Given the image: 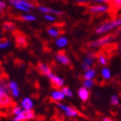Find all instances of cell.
<instances>
[{
	"instance_id": "6da1fadb",
	"label": "cell",
	"mask_w": 121,
	"mask_h": 121,
	"mask_svg": "<svg viewBox=\"0 0 121 121\" xmlns=\"http://www.w3.org/2000/svg\"><path fill=\"white\" fill-rule=\"evenodd\" d=\"M121 26V17L118 18H115L113 20L108 21V22H105L104 23L100 24L98 28L95 30L96 34H104L112 30L120 27Z\"/></svg>"
},
{
	"instance_id": "7a4b0ae2",
	"label": "cell",
	"mask_w": 121,
	"mask_h": 121,
	"mask_svg": "<svg viewBox=\"0 0 121 121\" xmlns=\"http://www.w3.org/2000/svg\"><path fill=\"white\" fill-rule=\"evenodd\" d=\"M12 35L15 38V46L18 49H24L27 48L29 43L27 41V35L23 31L16 29L12 31Z\"/></svg>"
},
{
	"instance_id": "3957f363",
	"label": "cell",
	"mask_w": 121,
	"mask_h": 121,
	"mask_svg": "<svg viewBox=\"0 0 121 121\" xmlns=\"http://www.w3.org/2000/svg\"><path fill=\"white\" fill-rule=\"evenodd\" d=\"M118 35L114 33V34H109V35H104L102 37H100L99 39L93 42H91L86 44L87 48H98V47H102V46L111 43L112 41H114L116 39V37Z\"/></svg>"
},
{
	"instance_id": "277c9868",
	"label": "cell",
	"mask_w": 121,
	"mask_h": 121,
	"mask_svg": "<svg viewBox=\"0 0 121 121\" xmlns=\"http://www.w3.org/2000/svg\"><path fill=\"white\" fill-rule=\"evenodd\" d=\"M35 70L42 75H45L48 76V77L50 74H52V70H51L50 67H48V65H46L43 62H40V61H38L37 64H36Z\"/></svg>"
},
{
	"instance_id": "5b68a950",
	"label": "cell",
	"mask_w": 121,
	"mask_h": 121,
	"mask_svg": "<svg viewBox=\"0 0 121 121\" xmlns=\"http://www.w3.org/2000/svg\"><path fill=\"white\" fill-rule=\"evenodd\" d=\"M48 78L50 80V85H51V88L55 89V90H59L60 89V87L62 86L64 81H63L62 79L59 78L58 76L55 75V74H50L48 76Z\"/></svg>"
},
{
	"instance_id": "8992f818",
	"label": "cell",
	"mask_w": 121,
	"mask_h": 121,
	"mask_svg": "<svg viewBox=\"0 0 121 121\" xmlns=\"http://www.w3.org/2000/svg\"><path fill=\"white\" fill-rule=\"evenodd\" d=\"M35 117V112L33 110H25L23 111L17 117H16L13 119L14 121H21V120H28V119H34Z\"/></svg>"
},
{
	"instance_id": "52a82bcc",
	"label": "cell",
	"mask_w": 121,
	"mask_h": 121,
	"mask_svg": "<svg viewBox=\"0 0 121 121\" xmlns=\"http://www.w3.org/2000/svg\"><path fill=\"white\" fill-rule=\"evenodd\" d=\"M110 8L106 5H101V4H96V5H88L87 6V10L88 12L95 14V13H102L106 12L109 10Z\"/></svg>"
},
{
	"instance_id": "ba28073f",
	"label": "cell",
	"mask_w": 121,
	"mask_h": 121,
	"mask_svg": "<svg viewBox=\"0 0 121 121\" xmlns=\"http://www.w3.org/2000/svg\"><path fill=\"white\" fill-rule=\"evenodd\" d=\"M56 106H60V108L62 109L63 111L65 112V113L67 116L68 117H73V116H75L77 115V112L78 110L74 107V106H66L64 105H61V104H59V103H56Z\"/></svg>"
},
{
	"instance_id": "9c48e42d",
	"label": "cell",
	"mask_w": 121,
	"mask_h": 121,
	"mask_svg": "<svg viewBox=\"0 0 121 121\" xmlns=\"http://www.w3.org/2000/svg\"><path fill=\"white\" fill-rule=\"evenodd\" d=\"M56 59H57L60 63H62L64 65L70 66V68H73V64L71 63L70 59L68 58L66 55H58V54H56Z\"/></svg>"
},
{
	"instance_id": "30bf717a",
	"label": "cell",
	"mask_w": 121,
	"mask_h": 121,
	"mask_svg": "<svg viewBox=\"0 0 121 121\" xmlns=\"http://www.w3.org/2000/svg\"><path fill=\"white\" fill-rule=\"evenodd\" d=\"M78 95L81 98V100L86 101L88 99L89 95H90V92H89L86 87H81L78 90Z\"/></svg>"
},
{
	"instance_id": "8fae6325",
	"label": "cell",
	"mask_w": 121,
	"mask_h": 121,
	"mask_svg": "<svg viewBox=\"0 0 121 121\" xmlns=\"http://www.w3.org/2000/svg\"><path fill=\"white\" fill-rule=\"evenodd\" d=\"M16 30V24L13 23L12 22H4L3 24V33L5 32H12Z\"/></svg>"
},
{
	"instance_id": "7c38bea8",
	"label": "cell",
	"mask_w": 121,
	"mask_h": 121,
	"mask_svg": "<svg viewBox=\"0 0 121 121\" xmlns=\"http://www.w3.org/2000/svg\"><path fill=\"white\" fill-rule=\"evenodd\" d=\"M48 32L51 36L56 37V36H58V35H62V34H64L65 31H64V30H57L54 28H48Z\"/></svg>"
},
{
	"instance_id": "4fadbf2b",
	"label": "cell",
	"mask_w": 121,
	"mask_h": 121,
	"mask_svg": "<svg viewBox=\"0 0 121 121\" xmlns=\"http://www.w3.org/2000/svg\"><path fill=\"white\" fill-rule=\"evenodd\" d=\"M39 10L41 11H43V12H45V13H54V14H56V15H61L63 14L62 11H60V10H53V9H50V8H47V7H39Z\"/></svg>"
},
{
	"instance_id": "5bb4252c",
	"label": "cell",
	"mask_w": 121,
	"mask_h": 121,
	"mask_svg": "<svg viewBox=\"0 0 121 121\" xmlns=\"http://www.w3.org/2000/svg\"><path fill=\"white\" fill-rule=\"evenodd\" d=\"M22 106L26 109V110H30L33 107V103L31 99L29 98L23 99V100L22 101Z\"/></svg>"
},
{
	"instance_id": "9a60e30c",
	"label": "cell",
	"mask_w": 121,
	"mask_h": 121,
	"mask_svg": "<svg viewBox=\"0 0 121 121\" xmlns=\"http://www.w3.org/2000/svg\"><path fill=\"white\" fill-rule=\"evenodd\" d=\"M64 94L62 93H60L59 91H54L52 93V98L55 99V100H61V99H64Z\"/></svg>"
},
{
	"instance_id": "2e32d148",
	"label": "cell",
	"mask_w": 121,
	"mask_h": 121,
	"mask_svg": "<svg viewBox=\"0 0 121 121\" xmlns=\"http://www.w3.org/2000/svg\"><path fill=\"white\" fill-rule=\"evenodd\" d=\"M94 75H95V70L94 69H89L83 75V78L86 79V80H91L94 77Z\"/></svg>"
},
{
	"instance_id": "e0dca14e",
	"label": "cell",
	"mask_w": 121,
	"mask_h": 121,
	"mask_svg": "<svg viewBox=\"0 0 121 121\" xmlns=\"http://www.w3.org/2000/svg\"><path fill=\"white\" fill-rule=\"evenodd\" d=\"M110 4V7L115 9V10H118V9H121V0H111V2L109 3Z\"/></svg>"
},
{
	"instance_id": "ac0fdd59",
	"label": "cell",
	"mask_w": 121,
	"mask_h": 121,
	"mask_svg": "<svg viewBox=\"0 0 121 121\" xmlns=\"http://www.w3.org/2000/svg\"><path fill=\"white\" fill-rule=\"evenodd\" d=\"M8 46H10V41L7 40L5 37L0 38V48H7Z\"/></svg>"
},
{
	"instance_id": "d6986e66",
	"label": "cell",
	"mask_w": 121,
	"mask_h": 121,
	"mask_svg": "<svg viewBox=\"0 0 121 121\" xmlns=\"http://www.w3.org/2000/svg\"><path fill=\"white\" fill-rule=\"evenodd\" d=\"M14 66H15L16 68H23V67H24V65H25V63H24V61L22 60H20V59L18 58H16L15 60H14Z\"/></svg>"
},
{
	"instance_id": "ffe728a7",
	"label": "cell",
	"mask_w": 121,
	"mask_h": 121,
	"mask_svg": "<svg viewBox=\"0 0 121 121\" xmlns=\"http://www.w3.org/2000/svg\"><path fill=\"white\" fill-rule=\"evenodd\" d=\"M67 43H68V40L64 37H60L56 41V45L59 47H64L67 45Z\"/></svg>"
},
{
	"instance_id": "44dd1931",
	"label": "cell",
	"mask_w": 121,
	"mask_h": 121,
	"mask_svg": "<svg viewBox=\"0 0 121 121\" xmlns=\"http://www.w3.org/2000/svg\"><path fill=\"white\" fill-rule=\"evenodd\" d=\"M101 74H102V76H103L106 80H108V79L111 78V72H110V70H109L108 68H106L102 69V73H101Z\"/></svg>"
},
{
	"instance_id": "7402d4cb",
	"label": "cell",
	"mask_w": 121,
	"mask_h": 121,
	"mask_svg": "<svg viewBox=\"0 0 121 121\" xmlns=\"http://www.w3.org/2000/svg\"><path fill=\"white\" fill-rule=\"evenodd\" d=\"M61 93L64 95H67L68 97H73V93H72L71 90H69L68 86H63L62 88H61Z\"/></svg>"
},
{
	"instance_id": "603a6c76",
	"label": "cell",
	"mask_w": 121,
	"mask_h": 121,
	"mask_svg": "<svg viewBox=\"0 0 121 121\" xmlns=\"http://www.w3.org/2000/svg\"><path fill=\"white\" fill-rule=\"evenodd\" d=\"M119 103V99H118V97H117L116 95H112L111 97V104L112 105V106H118Z\"/></svg>"
},
{
	"instance_id": "cb8c5ba5",
	"label": "cell",
	"mask_w": 121,
	"mask_h": 121,
	"mask_svg": "<svg viewBox=\"0 0 121 121\" xmlns=\"http://www.w3.org/2000/svg\"><path fill=\"white\" fill-rule=\"evenodd\" d=\"M93 84H94L93 81H92V80H86V81H85L83 82V86L86 88H89V87H91V86H93Z\"/></svg>"
},
{
	"instance_id": "d4e9b609",
	"label": "cell",
	"mask_w": 121,
	"mask_h": 121,
	"mask_svg": "<svg viewBox=\"0 0 121 121\" xmlns=\"http://www.w3.org/2000/svg\"><path fill=\"white\" fill-rule=\"evenodd\" d=\"M43 103L44 104H53L55 103V99L52 97H45L43 99Z\"/></svg>"
},
{
	"instance_id": "484cf974",
	"label": "cell",
	"mask_w": 121,
	"mask_h": 121,
	"mask_svg": "<svg viewBox=\"0 0 121 121\" xmlns=\"http://www.w3.org/2000/svg\"><path fill=\"white\" fill-rule=\"evenodd\" d=\"M11 112H12L13 114H16V115H19V114L22 112V108H21V106H17V107H15V108H13L12 110H11Z\"/></svg>"
},
{
	"instance_id": "4316f807",
	"label": "cell",
	"mask_w": 121,
	"mask_h": 121,
	"mask_svg": "<svg viewBox=\"0 0 121 121\" xmlns=\"http://www.w3.org/2000/svg\"><path fill=\"white\" fill-rule=\"evenodd\" d=\"M15 7L17 9H19V10H24V11H27L29 12L30 10H29V8L25 7V6H23V5H21V4H15Z\"/></svg>"
},
{
	"instance_id": "83f0119b",
	"label": "cell",
	"mask_w": 121,
	"mask_h": 121,
	"mask_svg": "<svg viewBox=\"0 0 121 121\" xmlns=\"http://www.w3.org/2000/svg\"><path fill=\"white\" fill-rule=\"evenodd\" d=\"M35 121H46V116L45 115H37V116L35 117Z\"/></svg>"
},
{
	"instance_id": "f1b7e54d",
	"label": "cell",
	"mask_w": 121,
	"mask_h": 121,
	"mask_svg": "<svg viewBox=\"0 0 121 121\" xmlns=\"http://www.w3.org/2000/svg\"><path fill=\"white\" fill-rule=\"evenodd\" d=\"M10 89H11V91L14 90V89L18 88L17 82H15V81H10Z\"/></svg>"
},
{
	"instance_id": "f546056e",
	"label": "cell",
	"mask_w": 121,
	"mask_h": 121,
	"mask_svg": "<svg viewBox=\"0 0 121 121\" xmlns=\"http://www.w3.org/2000/svg\"><path fill=\"white\" fill-rule=\"evenodd\" d=\"M82 68H83L85 71H88L89 69H91V66L84 61V62H82Z\"/></svg>"
},
{
	"instance_id": "4dcf8cb0",
	"label": "cell",
	"mask_w": 121,
	"mask_h": 121,
	"mask_svg": "<svg viewBox=\"0 0 121 121\" xmlns=\"http://www.w3.org/2000/svg\"><path fill=\"white\" fill-rule=\"evenodd\" d=\"M40 97H41V95H40V93H34L31 94V98L35 99H39Z\"/></svg>"
},
{
	"instance_id": "1f68e13d",
	"label": "cell",
	"mask_w": 121,
	"mask_h": 121,
	"mask_svg": "<svg viewBox=\"0 0 121 121\" xmlns=\"http://www.w3.org/2000/svg\"><path fill=\"white\" fill-rule=\"evenodd\" d=\"M33 86H34V88L35 90H39L40 89V84H39V81H35L34 83H33Z\"/></svg>"
},
{
	"instance_id": "d6a6232c",
	"label": "cell",
	"mask_w": 121,
	"mask_h": 121,
	"mask_svg": "<svg viewBox=\"0 0 121 121\" xmlns=\"http://www.w3.org/2000/svg\"><path fill=\"white\" fill-rule=\"evenodd\" d=\"M12 92V95L14 97H18L19 96V89L17 88V89H14V90L11 91Z\"/></svg>"
},
{
	"instance_id": "836d02e7",
	"label": "cell",
	"mask_w": 121,
	"mask_h": 121,
	"mask_svg": "<svg viewBox=\"0 0 121 121\" xmlns=\"http://www.w3.org/2000/svg\"><path fill=\"white\" fill-rule=\"evenodd\" d=\"M44 17H45V19H47V20H48V21H55L56 20V18L54 17H51V16H48V15H46Z\"/></svg>"
},
{
	"instance_id": "e575fe53",
	"label": "cell",
	"mask_w": 121,
	"mask_h": 121,
	"mask_svg": "<svg viewBox=\"0 0 121 121\" xmlns=\"http://www.w3.org/2000/svg\"><path fill=\"white\" fill-rule=\"evenodd\" d=\"M90 1H93V0H76V3H78V4H80V3H88Z\"/></svg>"
},
{
	"instance_id": "d590c367",
	"label": "cell",
	"mask_w": 121,
	"mask_h": 121,
	"mask_svg": "<svg viewBox=\"0 0 121 121\" xmlns=\"http://www.w3.org/2000/svg\"><path fill=\"white\" fill-rule=\"evenodd\" d=\"M115 34H116L117 35H119V36H121V26L118 28V30H117V31H116V33H115Z\"/></svg>"
},
{
	"instance_id": "8d00e7d4",
	"label": "cell",
	"mask_w": 121,
	"mask_h": 121,
	"mask_svg": "<svg viewBox=\"0 0 121 121\" xmlns=\"http://www.w3.org/2000/svg\"><path fill=\"white\" fill-rule=\"evenodd\" d=\"M6 7V4H5V3L4 2H0V9L2 10V9H4V8Z\"/></svg>"
},
{
	"instance_id": "74e56055",
	"label": "cell",
	"mask_w": 121,
	"mask_h": 121,
	"mask_svg": "<svg viewBox=\"0 0 121 121\" xmlns=\"http://www.w3.org/2000/svg\"><path fill=\"white\" fill-rule=\"evenodd\" d=\"M94 1H98V2H105V3L111 2V0H94Z\"/></svg>"
},
{
	"instance_id": "f35d334b",
	"label": "cell",
	"mask_w": 121,
	"mask_h": 121,
	"mask_svg": "<svg viewBox=\"0 0 121 121\" xmlns=\"http://www.w3.org/2000/svg\"><path fill=\"white\" fill-rule=\"evenodd\" d=\"M103 121H113L112 119H110V118H105V119H103Z\"/></svg>"
},
{
	"instance_id": "ab89813d",
	"label": "cell",
	"mask_w": 121,
	"mask_h": 121,
	"mask_svg": "<svg viewBox=\"0 0 121 121\" xmlns=\"http://www.w3.org/2000/svg\"><path fill=\"white\" fill-rule=\"evenodd\" d=\"M4 11H3L2 10H1V9H0V17H3V15H4Z\"/></svg>"
},
{
	"instance_id": "60d3db41",
	"label": "cell",
	"mask_w": 121,
	"mask_h": 121,
	"mask_svg": "<svg viewBox=\"0 0 121 121\" xmlns=\"http://www.w3.org/2000/svg\"><path fill=\"white\" fill-rule=\"evenodd\" d=\"M2 93H4V90H3V88L1 87V86H0V94H1Z\"/></svg>"
},
{
	"instance_id": "b9f144b4",
	"label": "cell",
	"mask_w": 121,
	"mask_h": 121,
	"mask_svg": "<svg viewBox=\"0 0 121 121\" xmlns=\"http://www.w3.org/2000/svg\"><path fill=\"white\" fill-rule=\"evenodd\" d=\"M119 49H120V51H121V43H120V44H119Z\"/></svg>"
},
{
	"instance_id": "7bdbcfd3",
	"label": "cell",
	"mask_w": 121,
	"mask_h": 121,
	"mask_svg": "<svg viewBox=\"0 0 121 121\" xmlns=\"http://www.w3.org/2000/svg\"><path fill=\"white\" fill-rule=\"evenodd\" d=\"M21 121H27V120H21Z\"/></svg>"
},
{
	"instance_id": "ee69618b",
	"label": "cell",
	"mask_w": 121,
	"mask_h": 121,
	"mask_svg": "<svg viewBox=\"0 0 121 121\" xmlns=\"http://www.w3.org/2000/svg\"><path fill=\"white\" fill-rule=\"evenodd\" d=\"M0 82H1V80H0Z\"/></svg>"
},
{
	"instance_id": "f6af8a7d",
	"label": "cell",
	"mask_w": 121,
	"mask_h": 121,
	"mask_svg": "<svg viewBox=\"0 0 121 121\" xmlns=\"http://www.w3.org/2000/svg\"><path fill=\"white\" fill-rule=\"evenodd\" d=\"M120 108H121V106H120Z\"/></svg>"
},
{
	"instance_id": "bcb514c9",
	"label": "cell",
	"mask_w": 121,
	"mask_h": 121,
	"mask_svg": "<svg viewBox=\"0 0 121 121\" xmlns=\"http://www.w3.org/2000/svg\"><path fill=\"white\" fill-rule=\"evenodd\" d=\"M76 121H77V120H76Z\"/></svg>"
}]
</instances>
